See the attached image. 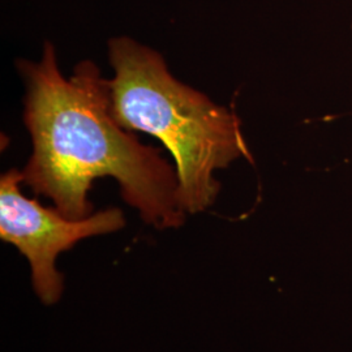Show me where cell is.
<instances>
[{"mask_svg": "<svg viewBox=\"0 0 352 352\" xmlns=\"http://www.w3.org/2000/svg\"><path fill=\"white\" fill-rule=\"evenodd\" d=\"M26 85L24 122L33 154L23 171L26 186L69 219L91 215L94 179L113 176L124 201L157 228H175L186 213L177 201L179 179L160 149L142 145L111 113L109 80L85 60L65 78L47 42L38 63L17 60Z\"/></svg>", "mask_w": 352, "mask_h": 352, "instance_id": "obj_1", "label": "cell"}, {"mask_svg": "<svg viewBox=\"0 0 352 352\" xmlns=\"http://www.w3.org/2000/svg\"><path fill=\"white\" fill-rule=\"evenodd\" d=\"M109 56L115 120L161 140L175 161L180 208L206 210L221 188L215 171L240 158L252 161L238 115L177 81L161 54L131 38L110 39Z\"/></svg>", "mask_w": 352, "mask_h": 352, "instance_id": "obj_2", "label": "cell"}, {"mask_svg": "<svg viewBox=\"0 0 352 352\" xmlns=\"http://www.w3.org/2000/svg\"><path fill=\"white\" fill-rule=\"evenodd\" d=\"M20 183H24L23 173L14 168L0 179V238L25 256L38 298L54 304L63 292V276L55 267L58 256L81 240L120 230L126 219L116 208L84 219H69L56 208H45L25 197Z\"/></svg>", "mask_w": 352, "mask_h": 352, "instance_id": "obj_3", "label": "cell"}]
</instances>
